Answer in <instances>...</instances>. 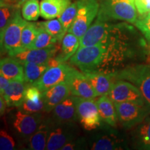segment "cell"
Returning <instances> with one entry per match:
<instances>
[{
	"label": "cell",
	"instance_id": "4dcf8cb0",
	"mask_svg": "<svg viewBox=\"0 0 150 150\" xmlns=\"http://www.w3.org/2000/svg\"><path fill=\"white\" fill-rule=\"evenodd\" d=\"M19 9L15 5L1 4L0 8V34L3 33L7 24L10 22L16 12Z\"/></svg>",
	"mask_w": 150,
	"mask_h": 150
},
{
	"label": "cell",
	"instance_id": "9a60e30c",
	"mask_svg": "<svg viewBox=\"0 0 150 150\" xmlns=\"http://www.w3.org/2000/svg\"><path fill=\"white\" fill-rule=\"evenodd\" d=\"M77 98L78 97L73 95L67 97L50 112L49 117L57 122H76L78 121Z\"/></svg>",
	"mask_w": 150,
	"mask_h": 150
},
{
	"label": "cell",
	"instance_id": "e0dca14e",
	"mask_svg": "<svg viewBox=\"0 0 150 150\" xmlns=\"http://www.w3.org/2000/svg\"><path fill=\"white\" fill-rule=\"evenodd\" d=\"M42 93L45 112L47 113H50L58 104L70 96L71 94L68 85L65 81L61 82Z\"/></svg>",
	"mask_w": 150,
	"mask_h": 150
},
{
	"label": "cell",
	"instance_id": "ffe728a7",
	"mask_svg": "<svg viewBox=\"0 0 150 150\" xmlns=\"http://www.w3.org/2000/svg\"><path fill=\"white\" fill-rule=\"evenodd\" d=\"M23 81H11L8 87L2 94L7 106L10 108L20 107L25 99L27 87Z\"/></svg>",
	"mask_w": 150,
	"mask_h": 150
},
{
	"label": "cell",
	"instance_id": "484cf974",
	"mask_svg": "<svg viewBox=\"0 0 150 150\" xmlns=\"http://www.w3.org/2000/svg\"><path fill=\"white\" fill-rule=\"evenodd\" d=\"M24 72V81L27 83L33 84L40 78L47 69V64H38L34 63H23Z\"/></svg>",
	"mask_w": 150,
	"mask_h": 150
},
{
	"label": "cell",
	"instance_id": "8fae6325",
	"mask_svg": "<svg viewBox=\"0 0 150 150\" xmlns=\"http://www.w3.org/2000/svg\"><path fill=\"white\" fill-rule=\"evenodd\" d=\"M77 116L78 121L86 130H95L101 126L102 118L95 99L78 97Z\"/></svg>",
	"mask_w": 150,
	"mask_h": 150
},
{
	"label": "cell",
	"instance_id": "83f0119b",
	"mask_svg": "<svg viewBox=\"0 0 150 150\" xmlns=\"http://www.w3.org/2000/svg\"><path fill=\"white\" fill-rule=\"evenodd\" d=\"M38 24L44 28L50 34L55 37L59 42H62L63 38L67 33L59 18L51 19L45 22H40Z\"/></svg>",
	"mask_w": 150,
	"mask_h": 150
},
{
	"label": "cell",
	"instance_id": "5b68a950",
	"mask_svg": "<svg viewBox=\"0 0 150 150\" xmlns=\"http://www.w3.org/2000/svg\"><path fill=\"white\" fill-rule=\"evenodd\" d=\"M114 75L115 80L127 81L136 86L150 106V65L132 64L117 71Z\"/></svg>",
	"mask_w": 150,
	"mask_h": 150
},
{
	"label": "cell",
	"instance_id": "ab89813d",
	"mask_svg": "<svg viewBox=\"0 0 150 150\" xmlns=\"http://www.w3.org/2000/svg\"><path fill=\"white\" fill-rule=\"evenodd\" d=\"M7 104L4 98L2 95H1L0 97V113H1V115H3L5 114Z\"/></svg>",
	"mask_w": 150,
	"mask_h": 150
},
{
	"label": "cell",
	"instance_id": "7402d4cb",
	"mask_svg": "<svg viewBox=\"0 0 150 150\" xmlns=\"http://www.w3.org/2000/svg\"><path fill=\"white\" fill-rule=\"evenodd\" d=\"M99 115L102 120L110 127H115L118 117L115 104L106 95H102L97 101Z\"/></svg>",
	"mask_w": 150,
	"mask_h": 150
},
{
	"label": "cell",
	"instance_id": "d6986e66",
	"mask_svg": "<svg viewBox=\"0 0 150 150\" xmlns=\"http://www.w3.org/2000/svg\"><path fill=\"white\" fill-rule=\"evenodd\" d=\"M83 73L99 97L108 94L115 81L114 73L101 71H92Z\"/></svg>",
	"mask_w": 150,
	"mask_h": 150
},
{
	"label": "cell",
	"instance_id": "f1b7e54d",
	"mask_svg": "<svg viewBox=\"0 0 150 150\" xmlns=\"http://www.w3.org/2000/svg\"><path fill=\"white\" fill-rule=\"evenodd\" d=\"M22 16L27 21H36L40 16L38 0H26L22 5Z\"/></svg>",
	"mask_w": 150,
	"mask_h": 150
},
{
	"label": "cell",
	"instance_id": "f35d334b",
	"mask_svg": "<svg viewBox=\"0 0 150 150\" xmlns=\"http://www.w3.org/2000/svg\"><path fill=\"white\" fill-rule=\"evenodd\" d=\"M11 80H9L8 79H7L6 76H4L3 74H1V76H0V92H1V95H2L4 92L8 87V86L10 83Z\"/></svg>",
	"mask_w": 150,
	"mask_h": 150
},
{
	"label": "cell",
	"instance_id": "277c9868",
	"mask_svg": "<svg viewBox=\"0 0 150 150\" xmlns=\"http://www.w3.org/2000/svg\"><path fill=\"white\" fill-rule=\"evenodd\" d=\"M22 16L18 9L7 24L3 33L0 34L1 51H6L11 57L22 52V30L28 22Z\"/></svg>",
	"mask_w": 150,
	"mask_h": 150
},
{
	"label": "cell",
	"instance_id": "30bf717a",
	"mask_svg": "<svg viewBox=\"0 0 150 150\" xmlns=\"http://www.w3.org/2000/svg\"><path fill=\"white\" fill-rule=\"evenodd\" d=\"M107 95L113 102H134L149 105L140 90L129 81L116 79Z\"/></svg>",
	"mask_w": 150,
	"mask_h": 150
},
{
	"label": "cell",
	"instance_id": "6da1fadb",
	"mask_svg": "<svg viewBox=\"0 0 150 150\" xmlns=\"http://www.w3.org/2000/svg\"><path fill=\"white\" fill-rule=\"evenodd\" d=\"M44 119L42 112L30 113L20 108L11 109L7 115L8 125L18 138L27 140L37 130Z\"/></svg>",
	"mask_w": 150,
	"mask_h": 150
},
{
	"label": "cell",
	"instance_id": "8d00e7d4",
	"mask_svg": "<svg viewBox=\"0 0 150 150\" xmlns=\"http://www.w3.org/2000/svg\"><path fill=\"white\" fill-rule=\"evenodd\" d=\"M25 99L31 102H39L42 99V93L37 87L31 85L26 90Z\"/></svg>",
	"mask_w": 150,
	"mask_h": 150
},
{
	"label": "cell",
	"instance_id": "3957f363",
	"mask_svg": "<svg viewBox=\"0 0 150 150\" xmlns=\"http://www.w3.org/2000/svg\"><path fill=\"white\" fill-rule=\"evenodd\" d=\"M106 53V49L103 45L81 47L70 58V62L83 72L100 71Z\"/></svg>",
	"mask_w": 150,
	"mask_h": 150
},
{
	"label": "cell",
	"instance_id": "4316f807",
	"mask_svg": "<svg viewBox=\"0 0 150 150\" xmlns=\"http://www.w3.org/2000/svg\"><path fill=\"white\" fill-rule=\"evenodd\" d=\"M37 35L30 50L31 49H42L49 47L55 45L56 43L59 42V41L55 37L50 34L44 28L41 27L40 24H38V23H37Z\"/></svg>",
	"mask_w": 150,
	"mask_h": 150
},
{
	"label": "cell",
	"instance_id": "44dd1931",
	"mask_svg": "<svg viewBox=\"0 0 150 150\" xmlns=\"http://www.w3.org/2000/svg\"><path fill=\"white\" fill-rule=\"evenodd\" d=\"M51 122L49 117L44 118L35 133L27 140V147L31 150L46 149Z\"/></svg>",
	"mask_w": 150,
	"mask_h": 150
},
{
	"label": "cell",
	"instance_id": "ac0fdd59",
	"mask_svg": "<svg viewBox=\"0 0 150 150\" xmlns=\"http://www.w3.org/2000/svg\"><path fill=\"white\" fill-rule=\"evenodd\" d=\"M130 140L134 149L150 150V115L133 127Z\"/></svg>",
	"mask_w": 150,
	"mask_h": 150
},
{
	"label": "cell",
	"instance_id": "836d02e7",
	"mask_svg": "<svg viewBox=\"0 0 150 150\" xmlns=\"http://www.w3.org/2000/svg\"><path fill=\"white\" fill-rule=\"evenodd\" d=\"M24 112L30 113H37V112H45V106L43 99L39 102H31L27 99H24L22 106L19 107Z\"/></svg>",
	"mask_w": 150,
	"mask_h": 150
},
{
	"label": "cell",
	"instance_id": "9c48e42d",
	"mask_svg": "<svg viewBox=\"0 0 150 150\" xmlns=\"http://www.w3.org/2000/svg\"><path fill=\"white\" fill-rule=\"evenodd\" d=\"M50 120L51 127L46 149H61L65 144L79 137V129L76 126V122H57L52 121L50 118Z\"/></svg>",
	"mask_w": 150,
	"mask_h": 150
},
{
	"label": "cell",
	"instance_id": "52a82bcc",
	"mask_svg": "<svg viewBox=\"0 0 150 150\" xmlns=\"http://www.w3.org/2000/svg\"><path fill=\"white\" fill-rule=\"evenodd\" d=\"M93 150H119L128 149V142L125 135L113 129H101L91 135L88 140Z\"/></svg>",
	"mask_w": 150,
	"mask_h": 150
},
{
	"label": "cell",
	"instance_id": "1f68e13d",
	"mask_svg": "<svg viewBox=\"0 0 150 150\" xmlns=\"http://www.w3.org/2000/svg\"><path fill=\"white\" fill-rule=\"evenodd\" d=\"M77 10L78 4L77 1H76L75 2L71 4L64 11V12L59 17V20L67 33L76 18Z\"/></svg>",
	"mask_w": 150,
	"mask_h": 150
},
{
	"label": "cell",
	"instance_id": "74e56055",
	"mask_svg": "<svg viewBox=\"0 0 150 150\" xmlns=\"http://www.w3.org/2000/svg\"><path fill=\"white\" fill-rule=\"evenodd\" d=\"M140 16L150 12V0H132Z\"/></svg>",
	"mask_w": 150,
	"mask_h": 150
},
{
	"label": "cell",
	"instance_id": "d6a6232c",
	"mask_svg": "<svg viewBox=\"0 0 150 150\" xmlns=\"http://www.w3.org/2000/svg\"><path fill=\"white\" fill-rule=\"evenodd\" d=\"M136 27L141 31L147 41L150 42V12L140 16L136 23Z\"/></svg>",
	"mask_w": 150,
	"mask_h": 150
},
{
	"label": "cell",
	"instance_id": "5bb4252c",
	"mask_svg": "<svg viewBox=\"0 0 150 150\" xmlns=\"http://www.w3.org/2000/svg\"><path fill=\"white\" fill-rule=\"evenodd\" d=\"M72 68V66L65 63L55 67H48L40 78L31 85L37 87L41 92L46 91L61 82L65 81L67 75Z\"/></svg>",
	"mask_w": 150,
	"mask_h": 150
},
{
	"label": "cell",
	"instance_id": "cb8c5ba5",
	"mask_svg": "<svg viewBox=\"0 0 150 150\" xmlns=\"http://www.w3.org/2000/svg\"><path fill=\"white\" fill-rule=\"evenodd\" d=\"M0 72L11 81H24L23 65L11 56L1 59Z\"/></svg>",
	"mask_w": 150,
	"mask_h": 150
},
{
	"label": "cell",
	"instance_id": "4fadbf2b",
	"mask_svg": "<svg viewBox=\"0 0 150 150\" xmlns=\"http://www.w3.org/2000/svg\"><path fill=\"white\" fill-rule=\"evenodd\" d=\"M113 24L97 18L96 21L80 39L79 47L104 44L109 36Z\"/></svg>",
	"mask_w": 150,
	"mask_h": 150
},
{
	"label": "cell",
	"instance_id": "603a6c76",
	"mask_svg": "<svg viewBox=\"0 0 150 150\" xmlns=\"http://www.w3.org/2000/svg\"><path fill=\"white\" fill-rule=\"evenodd\" d=\"M71 4V0H42L40 16L45 20L59 18Z\"/></svg>",
	"mask_w": 150,
	"mask_h": 150
},
{
	"label": "cell",
	"instance_id": "d4e9b609",
	"mask_svg": "<svg viewBox=\"0 0 150 150\" xmlns=\"http://www.w3.org/2000/svg\"><path fill=\"white\" fill-rule=\"evenodd\" d=\"M61 42V53L56 58L63 63L70 59L79 48L80 39L73 33L67 32Z\"/></svg>",
	"mask_w": 150,
	"mask_h": 150
},
{
	"label": "cell",
	"instance_id": "f546056e",
	"mask_svg": "<svg viewBox=\"0 0 150 150\" xmlns=\"http://www.w3.org/2000/svg\"><path fill=\"white\" fill-rule=\"evenodd\" d=\"M38 33V25L36 23L27 22V25L22 30L21 37L22 52L30 50Z\"/></svg>",
	"mask_w": 150,
	"mask_h": 150
},
{
	"label": "cell",
	"instance_id": "8992f818",
	"mask_svg": "<svg viewBox=\"0 0 150 150\" xmlns=\"http://www.w3.org/2000/svg\"><path fill=\"white\" fill-rule=\"evenodd\" d=\"M77 13L67 32L81 39L98 15L100 5L97 0H77Z\"/></svg>",
	"mask_w": 150,
	"mask_h": 150
},
{
	"label": "cell",
	"instance_id": "7a4b0ae2",
	"mask_svg": "<svg viewBox=\"0 0 150 150\" xmlns=\"http://www.w3.org/2000/svg\"><path fill=\"white\" fill-rule=\"evenodd\" d=\"M138 13L132 0H103L97 18L104 21L117 20L135 24Z\"/></svg>",
	"mask_w": 150,
	"mask_h": 150
},
{
	"label": "cell",
	"instance_id": "2e32d148",
	"mask_svg": "<svg viewBox=\"0 0 150 150\" xmlns=\"http://www.w3.org/2000/svg\"><path fill=\"white\" fill-rule=\"evenodd\" d=\"M57 50V47L55 45L46 48L31 49V50H25L12 57L22 64L25 63L47 64L49 60L54 57Z\"/></svg>",
	"mask_w": 150,
	"mask_h": 150
},
{
	"label": "cell",
	"instance_id": "e575fe53",
	"mask_svg": "<svg viewBox=\"0 0 150 150\" xmlns=\"http://www.w3.org/2000/svg\"><path fill=\"white\" fill-rule=\"evenodd\" d=\"M16 147L14 138L6 131L1 129L0 131V149L13 150Z\"/></svg>",
	"mask_w": 150,
	"mask_h": 150
},
{
	"label": "cell",
	"instance_id": "7c38bea8",
	"mask_svg": "<svg viewBox=\"0 0 150 150\" xmlns=\"http://www.w3.org/2000/svg\"><path fill=\"white\" fill-rule=\"evenodd\" d=\"M65 82L68 85L71 95L86 99H95L99 97L83 73L74 67L69 72Z\"/></svg>",
	"mask_w": 150,
	"mask_h": 150
},
{
	"label": "cell",
	"instance_id": "60d3db41",
	"mask_svg": "<svg viewBox=\"0 0 150 150\" xmlns=\"http://www.w3.org/2000/svg\"><path fill=\"white\" fill-rule=\"evenodd\" d=\"M26 0H11V4L15 5L16 6L20 8Z\"/></svg>",
	"mask_w": 150,
	"mask_h": 150
},
{
	"label": "cell",
	"instance_id": "ba28073f",
	"mask_svg": "<svg viewBox=\"0 0 150 150\" xmlns=\"http://www.w3.org/2000/svg\"><path fill=\"white\" fill-rule=\"evenodd\" d=\"M118 121L123 128L131 129L150 115L149 105H140L134 102H114Z\"/></svg>",
	"mask_w": 150,
	"mask_h": 150
},
{
	"label": "cell",
	"instance_id": "d590c367",
	"mask_svg": "<svg viewBox=\"0 0 150 150\" xmlns=\"http://www.w3.org/2000/svg\"><path fill=\"white\" fill-rule=\"evenodd\" d=\"M88 147V140L83 137H77L63 146L61 150L85 149Z\"/></svg>",
	"mask_w": 150,
	"mask_h": 150
}]
</instances>
